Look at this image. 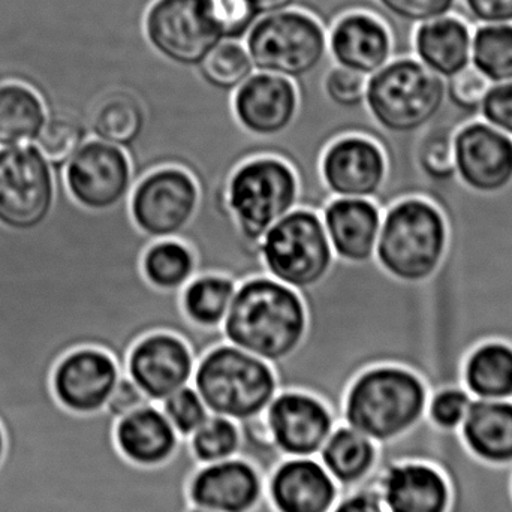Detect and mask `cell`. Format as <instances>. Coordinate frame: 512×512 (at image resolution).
Returning <instances> with one entry per match:
<instances>
[{
    "instance_id": "1",
    "label": "cell",
    "mask_w": 512,
    "mask_h": 512,
    "mask_svg": "<svg viewBox=\"0 0 512 512\" xmlns=\"http://www.w3.org/2000/svg\"><path fill=\"white\" fill-rule=\"evenodd\" d=\"M107 411L77 414L57 402L51 376L0 382V512H188L198 462L183 439L164 465L128 462Z\"/></svg>"
},
{
    "instance_id": "2",
    "label": "cell",
    "mask_w": 512,
    "mask_h": 512,
    "mask_svg": "<svg viewBox=\"0 0 512 512\" xmlns=\"http://www.w3.org/2000/svg\"><path fill=\"white\" fill-rule=\"evenodd\" d=\"M300 294L307 309L306 336L294 354L271 364L279 391L319 397L340 423L346 390L370 367H405L429 384L426 282L394 279L376 259L349 264L336 258L327 277Z\"/></svg>"
},
{
    "instance_id": "3",
    "label": "cell",
    "mask_w": 512,
    "mask_h": 512,
    "mask_svg": "<svg viewBox=\"0 0 512 512\" xmlns=\"http://www.w3.org/2000/svg\"><path fill=\"white\" fill-rule=\"evenodd\" d=\"M399 460H420L441 469L451 493L447 512H512V466L477 459L459 432H441L424 418L402 438L379 445V466Z\"/></svg>"
},
{
    "instance_id": "4",
    "label": "cell",
    "mask_w": 512,
    "mask_h": 512,
    "mask_svg": "<svg viewBox=\"0 0 512 512\" xmlns=\"http://www.w3.org/2000/svg\"><path fill=\"white\" fill-rule=\"evenodd\" d=\"M307 331V309L297 289L268 274L237 286L222 325L225 342L270 364L297 351Z\"/></svg>"
},
{
    "instance_id": "5",
    "label": "cell",
    "mask_w": 512,
    "mask_h": 512,
    "mask_svg": "<svg viewBox=\"0 0 512 512\" xmlns=\"http://www.w3.org/2000/svg\"><path fill=\"white\" fill-rule=\"evenodd\" d=\"M427 400L429 388L417 373L393 364L370 367L346 390L340 423L390 444L424 420Z\"/></svg>"
},
{
    "instance_id": "6",
    "label": "cell",
    "mask_w": 512,
    "mask_h": 512,
    "mask_svg": "<svg viewBox=\"0 0 512 512\" xmlns=\"http://www.w3.org/2000/svg\"><path fill=\"white\" fill-rule=\"evenodd\" d=\"M300 203V177L279 156L246 159L234 168L225 189V204L237 234L255 252L265 233Z\"/></svg>"
},
{
    "instance_id": "7",
    "label": "cell",
    "mask_w": 512,
    "mask_h": 512,
    "mask_svg": "<svg viewBox=\"0 0 512 512\" xmlns=\"http://www.w3.org/2000/svg\"><path fill=\"white\" fill-rule=\"evenodd\" d=\"M445 104L444 78L418 60H394L367 80L364 107L373 123L394 137L420 134Z\"/></svg>"
},
{
    "instance_id": "8",
    "label": "cell",
    "mask_w": 512,
    "mask_h": 512,
    "mask_svg": "<svg viewBox=\"0 0 512 512\" xmlns=\"http://www.w3.org/2000/svg\"><path fill=\"white\" fill-rule=\"evenodd\" d=\"M192 385L210 414L237 423L264 415L279 393L270 363L227 342L209 349L197 361Z\"/></svg>"
},
{
    "instance_id": "9",
    "label": "cell",
    "mask_w": 512,
    "mask_h": 512,
    "mask_svg": "<svg viewBox=\"0 0 512 512\" xmlns=\"http://www.w3.org/2000/svg\"><path fill=\"white\" fill-rule=\"evenodd\" d=\"M445 248L447 225L430 201L403 198L382 215L375 259L394 279L426 282L441 265Z\"/></svg>"
},
{
    "instance_id": "10",
    "label": "cell",
    "mask_w": 512,
    "mask_h": 512,
    "mask_svg": "<svg viewBox=\"0 0 512 512\" xmlns=\"http://www.w3.org/2000/svg\"><path fill=\"white\" fill-rule=\"evenodd\" d=\"M258 254L265 274L298 292L319 285L336 261L321 215L303 206L265 233Z\"/></svg>"
},
{
    "instance_id": "11",
    "label": "cell",
    "mask_w": 512,
    "mask_h": 512,
    "mask_svg": "<svg viewBox=\"0 0 512 512\" xmlns=\"http://www.w3.org/2000/svg\"><path fill=\"white\" fill-rule=\"evenodd\" d=\"M328 48L321 24L300 11L264 15L248 32L254 68L298 80L315 71Z\"/></svg>"
},
{
    "instance_id": "12",
    "label": "cell",
    "mask_w": 512,
    "mask_h": 512,
    "mask_svg": "<svg viewBox=\"0 0 512 512\" xmlns=\"http://www.w3.org/2000/svg\"><path fill=\"white\" fill-rule=\"evenodd\" d=\"M128 206L135 228L147 239H182L200 212V185L185 168L165 165L135 182Z\"/></svg>"
},
{
    "instance_id": "13",
    "label": "cell",
    "mask_w": 512,
    "mask_h": 512,
    "mask_svg": "<svg viewBox=\"0 0 512 512\" xmlns=\"http://www.w3.org/2000/svg\"><path fill=\"white\" fill-rule=\"evenodd\" d=\"M56 171L35 146L0 149V225L15 231L41 227L56 203Z\"/></svg>"
},
{
    "instance_id": "14",
    "label": "cell",
    "mask_w": 512,
    "mask_h": 512,
    "mask_svg": "<svg viewBox=\"0 0 512 512\" xmlns=\"http://www.w3.org/2000/svg\"><path fill=\"white\" fill-rule=\"evenodd\" d=\"M144 29L162 57L185 68L200 66L224 41L210 0H156Z\"/></svg>"
},
{
    "instance_id": "15",
    "label": "cell",
    "mask_w": 512,
    "mask_h": 512,
    "mask_svg": "<svg viewBox=\"0 0 512 512\" xmlns=\"http://www.w3.org/2000/svg\"><path fill=\"white\" fill-rule=\"evenodd\" d=\"M75 203L92 212H107L128 201L135 185L131 156L122 147L87 140L62 171Z\"/></svg>"
},
{
    "instance_id": "16",
    "label": "cell",
    "mask_w": 512,
    "mask_h": 512,
    "mask_svg": "<svg viewBox=\"0 0 512 512\" xmlns=\"http://www.w3.org/2000/svg\"><path fill=\"white\" fill-rule=\"evenodd\" d=\"M387 174L384 149L364 135L337 137L319 159V176L331 198L376 200L387 182Z\"/></svg>"
},
{
    "instance_id": "17",
    "label": "cell",
    "mask_w": 512,
    "mask_h": 512,
    "mask_svg": "<svg viewBox=\"0 0 512 512\" xmlns=\"http://www.w3.org/2000/svg\"><path fill=\"white\" fill-rule=\"evenodd\" d=\"M271 439L283 457H318L337 418L319 397L279 391L264 412Z\"/></svg>"
},
{
    "instance_id": "18",
    "label": "cell",
    "mask_w": 512,
    "mask_h": 512,
    "mask_svg": "<svg viewBox=\"0 0 512 512\" xmlns=\"http://www.w3.org/2000/svg\"><path fill=\"white\" fill-rule=\"evenodd\" d=\"M197 358L191 346L174 333L155 331L135 342L125 373L153 403L192 384Z\"/></svg>"
},
{
    "instance_id": "19",
    "label": "cell",
    "mask_w": 512,
    "mask_h": 512,
    "mask_svg": "<svg viewBox=\"0 0 512 512\" xmlns=\"http://www.w3.org/2000/svg\"><path fill=\"white\" fill-rule=\"evenodd\" d=\"M116 358L104 349L77 348L54 367L51 387L57 402L77 414L104 411L122 376Z\"/></svg>"
},
{
    "instance_id": "20",
    "label": "cell",
    "mask_w": 512,
    "mask_h": 512,
    "mask_svg": "<svg viewBox=\"0 0 512 512\" xmlns=\"http://www.w3.org/2000/svg\"><path fill=\"white\" fill-rule=\"evenodd\" d=\"M231 110L246 134L270 140L294 125L300 111V95L289 78L259 72L234 90Z\"/></svg>"
},
{
    "instance_id": "21",
    "label": "cell",
    "mask_w": 512,
    "mask_h": 512,
    "mask_svg": "<svg viewBox=\"0 0 512 512\" xmlns=\"http://www.w3.org/2000/svg\"><path fill=\"white\" fill-rule=\"evenodd\" d=\"M454 149L457 177L472 191L493 194L512 182V137L484 120L462 126Z\"/></svg>"
},
{
    "instance_id": "22",
    "label": "cell",
    "mask_w": 512,
    "mask_h": 512,
    "mask_svg": "<svg viewBox=\"0 0 512 512\" xmlns=\"http://www.w3.org/2000/svg\"><path fill=\"white\" fill-rule=\"evenodd\" d=\"M192 507L216 512H255L265 496V477L242 457L200 465L189 480Z\"/></svg>"
},
{
    "instance_id": "23",
    "label": "cell",
    "mask_w": 512,
    "mask_h": 512,
    "mask_svg": "<svg viewBox=\"0 0 512 512\" xmlns=\"http://www.w3.org/2000/svg\"><path fill=\"white\" fill-rule=\"evenodd\" d=\"M340 493L318 457H283L265 481L274 512H330Z\"/></svg>"
},
{
    "instance_id": "24",
    "label": "cell",
    "mask_w": 512,
    "mask_h": 512,
    "mask_svg": "<svg viewBox=\"0 0 512 512\" xmlns=\"http://www.w3.org/2000/svg\"><path fill=\"white\" fill-rule=\"evenodd\" d=\"M388 512H447L450 486L438 466L399 460L376 469L372 478Z\"/></svg>"
},
{
    "instance_id": "25",
    "label": "cell",
    "mask_w": 512,
    "mask_h": 512,
    "mask_svg": "<svg viewBox=\"0 0 512 512\" xmlns=\"http://www.w3.org/2000/svg\"><path fill=\"white\" fill-rule=\"evenodd\" d=\"M382 215L375 200L331 198L322 207L321 218L336 258L349 264L375 259Z\"/></svg>"
},
{
    "instance_id": "26",
    "label": "cell",
    "mask_w": 512,
    "mask_h": 512,
    "mask_svg": "<svg viewBox=\"0 0 512 512\" xmlns=\"http://www.w3.org/2000/svg\"><path fill=\"white\" fill-rule=\"evenodd\" d=\"M327 41L337 65L367 77L390 60V32L378 18L366 12L343 15L334 24Z\"/></svg>"
},
{
    "instance_id": "27",
    "label": "cell",
    "mask_w": 512,
    "mask_h": 512,
    "mask_svg": "<svg viewBox=\"0 0 512 512\" xmlns=\"http://www.w3.org/2000/svg\"><path fill=\"white\" fill-rule=\"evenodd\" d=\"M114 441L128 462L155 468L176 454L182 438L168 423L158 403H149L116 420Z\"/></svg>"
},
{
    "instance_id": "28",
    "label": "cell",
    "mask_w": 512,
    "mask_h": 512,
    "mask_svg": "<svg viewBox=\"0 0 512 512\" xmlns=\"http://www.w3.org/2000/svg\"><path fill=\"white\" fill-rule=\"evenodd\" d=\"M459 435L477 459L512 466V400H472Z\"/></svg>"
},
{
    "instance_id": "29",
    "label": "cell",
    "mask_w": 512,
    "mask_h": 512,
    "mask_svg": "<svg viewBox=\"0 0 512 512\" xmlns=\"http://www.w3.org/2000/svg\"><path fill=\"white\" fill-rule=\"evenodd\" d=\"M340 492L369 483L379 465V445L346 423H337L318 454Z\"/></svg>"
},
{
    "instance_id": "30",
    "label": "cell",
    "mask_w": 512,
    "mask_h": 512,
    "mask_svg": "<svg viewBox=\"0 0 512 512\" xmlns=\"http://www.w3.org/2000/svg\"><path fill=\"white\" fill-rule=\"evenodd\" d=\"M414 45L420 62L442 78L471 66L472 35L459 18L442 17L421 24Z\"/></svg>"
},
{
    "instance_id": "31",
    "label": "cell",
    "mask_w": 512,
    "mask_h": 512,
    "mask_svg": "<svg viewBox=\"0 0 512 512\" xmlns=\"http://www.w3.org/2000/svg\"><path fill=\"white\" fill-rule=\"evenodd\" d=\"M84 120L96 140L122 147L129 155L146 132L147 113L135 96L117 92L104 96Z\"/></svg>"
},
{
    "instance_id": "32",
    "label": "cell",
    "mask_w": 512,
    "mask_h": 512,
    "mask_svg": "<svg viewBox=\"0 0 512 512\" xmlns=\"http://www.w3.org/2000/svg\"><path fill=\"white\" fill-rule=\"evenodd\" d=\"M462 382L474 399L512 400V346L481 343L463 364Z\"/></svg>"
},
{
    "instance_id": "33",
    "label": "cell",
    "mask_w": 512,
    "mask_h": 512,
    "mask_svg": "<svg viewBox=\"0 0 512 512\" xmlns=\"http://www.w3.org/2000/svg\"><path fill=\"white\" fill-rule=\"evenodd\" d=\"M239 282L228 274H197L180 291V307L192 325L219 330L224 325Z\"/></svg>"
},
{
    "instance_id": "34",
    "label": "cell",
    "mask_w": 512,
    "mask_h": 512,
    "mask_svg": "<svg viewBox=\"0 0 512 512\" xmlns=\"http://www.w3.org/2000/svg\"><path fill=\"white\" fill-rule=\"evenodd\" d=\"M45 119L47 108L35 90L20 83L0 86V147L33 143Z\"/></svg>"
},
{
    "instance_id": "35",
    "label": "cell",
    "mask_w": 512,
    "mask_h": 512,
    "mask_svg": "<svg viewBox=\"0 0 512 512\" xmlns=\"http://www.w3.org/2000/svg\"><path fill=\"white\" fill-rule=\"evenodd\" d=\"M194 249L180 239L156 240L141 256V273L152 288L180 292L197 276Z\"/></svg>"
},
{
    "instance_id": "36",
    "label": "cell",
    "mask_w": 512,
    "mask_h": 512,
    "mask_svg": "<svg viewBox=\"0 0 512 512\" xmlns=\"http://www.w3.org/2000/svg\"><path fill=\"white\" fill-rule=\"evenodd\" d=\"M477 119L480 117L463 114L459 119L438 122L436 117L415 140L414 161L418 173L438 182L456 177L454 138L462 126Z\"/></svg>"
},
{
    "instance_id": "37",
    "label": "cell",
    "mask_w": 512,
    "mask_h": 512,
    "mask_svg": "<svg viewBox=\"0 0 512 512\" xmlns=\"http://www.w3.org/2000/svg\"><path fill=\"white\" fill-rule=\"evenodd\" d=\"M89 137V128L83 116L68 110H54L47 114L33 146L54 171H63Z\"/></svg>"
},
{
    "instance_id": "38",
    "label": "cell",
    "mask_w": 512,
    "mask_h": 512,
    "mask_svg": "<svg viewBox=\"0 0 512 512\" xmlns=\"http://www.w3.org/2000/svg\"><path fill=\"white\" fill-rule=\"evenodd\" d=\"M471 63L492 84L512 81V24H486L472 36Z\"/></svg>"
},
{
    "instance_id": "39",
    "label": "cell",
    "mask_w": 512,
    "mask_h": 512,
    "mask_svg": "<svg viewBox=\"0 0 512 512\" xmlns=\"http://www.w3.org/2000/svg\"><path fill=\"white\" fill-rule=\"evenodd\" d=\"M186 441L198 465H209L239 457L242 430L237 421L210 414Z\"/></svg>"
},
{
    "instance_id": "40",
    "label": "cell",
    "mask_w": 512,
    "mask_h": 512,
    "mask_svg": "<svg viewBox=\"0 0 512 512\" xmlns=\"http://www.w3.org/2000/svg\"><path fill=\"white\" fill-rule=\"evenodd\" d=\"M200 72L210 87L230 93L251 77L254 63L242 45L234 41L221 42L201 63Z\"/></svg>"
},
{
    "instance_id": "41",
    "label": "cell",
    "mask_w": 512,
    "mask_h": 512,
    "mask_svg": "<svg viewBox=\"0 0 512 512\" xmlns=\"http://www.w3.org/2000/svg\"><path fill=\"white\" fill-rule=\"evenodd\" d=\"M472 400L474 397L463 385L439 388L429 394L424 418L436 430L459 432L471 408Z\"/></svg>"
},
{
    "instance_id": "42",
    "label": "cell",
    "mask_w": 512,
    "mask_h": 512,
    "mask_svg": "<svg viewBox=\"0 0 512 512\" xmlns=\"http://www.w3.org/2000/svg\"><path fill=\"white\" fill-rule=\"evenodd\" d=\"M158 406L182 439H188L210 415L206 403L192 384L174 391Z\"/></svg>"
},
{
    "instance_id": "43",
    "label": "cell",
    "mask_w": 512,
    "mask_h": 512,
    "mask_svg": "<svg viewBox=\"0 0 512 512\" xmlns=\"http://www.w3.org/2000/svg\"><path fill=\"white\" fill-rule=\"evenodd\" d=\"M239 424L242 430V448H240L239 457L252 463L267 481L268 475L276 468L283 456L271 439L264 415Z\"/></svg>"
},
{
    "instance_id": "44",
    "label": "cell",
    "mask_w": 512,
    "mask_h": 512,
    "mask_svg": "<svg viewBox=\"0 0 512 512\" xmlns=\"http://www.w3.org/2000/svg\"><path fill=\"white\" fill-rule=\"evenodd\" d=\"M447 80L445 95H447L448 104L460 113L480 116L481 105L492 83L474 66H468Z\"/></svg>"
},
{
    "instance_id": "45",
    "label": "cell",
    "mask_w": 512,
    "mask_h": 512,
    "mask_svg": "<svg viewBox=\"0 0 512 512\" xmlns=\"http://www.w3.org/2000/svg\"><path fill=\"white\" fill-rule=\"evenodd\" d=\"M367 80V75L337 66L325 77V96L337 108L358 110L366 102Z\"/></svg>"
},
{
    "instance_id": "46",
    "label": "cell",
    "mask_w": 512,
    "mask_h": 512,
    "mask_svg": "<svg viewBox=\"0 0 512 512\" xmlns=\"http://www.w3.org/2000/svg\"><path fill=\"white\" fill-rule=\"evenodd\" d=\"M210 5L224 39L230 41L243 38L258 17L248 0H210Z\"/></svg>"
},
{
    "instance_id": "47",
    "label": "cell",
    "mask_w": 512,
    "mask_h": 512,
    "mask_svg": "<svg viewBox=\"0 0 512 512\" xmlns=\"http://www.w3.org/2000/svg\"><path fill=\"white\" fill-rule=\"evenodd\" d=\"M391 15L408 23H427L447 17L456 0H378Z\"/></svg>"
},
{
    "instance_id": "48",
    "label": "cell",
    "mask_w": 512,
    "mask_h": 512,
    "mask_svg": "<svg viewBox=\"0 0 512 512\" xmlns=\"http://www.w3.org/2000/svg\"><path fill=\"white\" fill-rule=\"evenodd\" d=\"M480 117L512 137V81L492 84L481 105Z\"/></svg>"
},
{
    "instance_id": "49",
    "label": "cell",
    "mask_w": 512,
    "mask_h": 512,
    "mask_svg": "<svg viewBox=\"0 0 512 512\" xmlns=\"http://www.w3.org/2000/svg\"><path fill=\"white\" fill-rule=\"evenodd\" d=\"M330 512H388L373 481L340 493Z\"/></svg>"
},
{
    "instance_id": "50",
    "label": "cell",
    "mask_w": 512,
    "mask_h": 512,
    "mask_svg": "<svg viewBox=\"0 0 512 512\" xmlns=\"http://www.w3.org/2000/svg\"><path fill=\"white\" fill-rule=\"evenodd\" d=\"M149 403L153 402H150L146 394L134 384V381L126 373H123L117 381L116 387L111 391L105 411L119 420L123 415L131 414Z\"/></svg>"
},
{
    "instance_id": "51",
    "label": "cell",
    "mask_w": 512,
    "mask_h": 512,
    "mask_svg": "<svg viewBox=\"0 0 512 512\" xmlns=\"http://www.w3.org/2000/svg\"><path fill=\"white\" fill-rule=\"evenodd\" d=\"M475 20L484 24L512 23V0H465Z\"/></svg>"
},
{
    "instance_id": "52",
    "label": "cell",
    "mask_w": 512,
    "mask_h": 512,
    "mask_svg": "<svg viewBox=\"0 0 512 512\" xmlns=\"http://www.w3.org/2000/svg\"><path fill=\"white\" fill-rule=\"evenodd\" d=\"M297 0H248L256 15L274 14V12L286 11Z\"/></svg>"
},
{
    "instance_id": "53",
    "label": "cell",
    "mask_w": 512,
    "mask_h": 512,
    "mask_svg": "<svg viewBox=\"0 0 512 512\" xmlns=\"http://www.w3.org/2000/svg\"><path fill=\"white\" fill-rule=\"evenodd\" d=\"M3 453H5V435H3L2 427H0V462H2Z\"/></svg>"
}]
</instances>
